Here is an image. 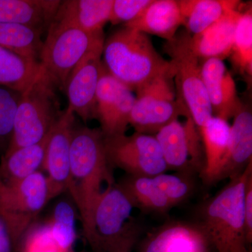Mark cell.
<instances>
[{
  "label": "cell",
  "instance_id": "1",
  "mask_svg": "<svg viewBox=\"0 0 252 252\" xmlns=\"http://www.w3.org/2000/svg\"><path fill=\"white\" fill-rule=\"evenodd\" d=\"M115 183L99 128L76 127L70 152L67 190L80 213L84 236L89 245L94 238V209L105 189Z\"/></svg>",
  "mask_w": 252,
  "mask_h": 252
},
{
  "label": "cell",
  "instance_id": "2",
  "mask_svg": "<svg viewBox=\"0 0 252 252\" xmlns=\"http://www.w3.org/2000/svg\"><path fill=\"white\" fill-rule=\"evenodd\" d=\"M103 64L107 72L132 91L162 74H175V65L158 53L148 34L124 27L104 41Z\"/></svg>",
  "mask_w": 252,
  "mask_h": 252
},
{
  "label": "cell",
  "instance_id": "3",
  "mask_svg": "<svg viewBox=\"0 0 252 252\" xmlns=\"http://www.w3.org/2000/svg\"><path fill=\"white\" fill-rule=\"evenodd\" d=\"M252 174V160L240 175L207 203L200 228L217 252H250L245 231V185Z\"/></svg>",
  "mask_w": 252,
  "mask_h": 252
},
{
  "label": "cell",
  "instance_id": "4",
  "mask_svg": "<svg viewBox=\"0 0 252 252\" xmlns=\"http://www.w3.org/2000/svg\"><path fill=\"white\" fill-rule=\"evenodd\" d=\"M57 89L42 67L37 77L23 92L12 139L5 154L38 143L49 133L63 112L56 93Z\"/></svg>",
  "mask_w": 252,
  "mask_h": 252
},
{
  "label": "cell",
  "instance_id": "5",
  "mask_svg": "<svg viewBox=\"0 0 252 252\" xmlns=\"http://www.w3.org/2000/svg\"><path fill=\"white\" fill-rule=\"evenodd\" d=\"M104 43V33L90 34L56 16L48 28L39 63L57 89L64 91L69 74L79 61Z\"/></svg>",
  "mask_w": 252,
  "mask_h": 252
},
{
  "label": "cell",
  "instance_id": "6",
  "mask_svg": "<svg viewBox=\"0 0 252 252\" xmlns=\"http://www.w3.org/2000/svg\"><path fill=\"white\" fill-rule=\"evenodd\" d=\"M50 200L46 176L38 171L22 180L0 177V218L16 246Z\"/></svg>",
  "mask_w": 252,
  "mask_h": 252
},
{
  "label": "cell",
  "instance_id": "7",
  "mask_svg": "<svg viewBox=\"0 0 252 252\" xmlns=\"http://www.w3.org/2000/svg\"><path fill=\"white\" fill-rule=\"evenodd\" d=\"M175 75L158 76L136 91L137 96L130 116V125L135 132L156 135L180 116L190 117L185 104L176 94Z\"/></svg>",
  "mask_w": 252,
  "mask_h": 252
},
{
  "label": "cell",
  "instance_id": "8",
  "mask_svg": "<svg viewBox=\"0 0 252 252\" xmlns=\"http://www.w3.org/2000/svg\"><path fill=\"white\" fill-rule=\"evenodd\" d=\"M189 33L176 34L164 46V51L171 58L175 65V81L177 97L183 102L189 116L199 128L211 118V104L202 79V63L190 49Z\"/></svg>",
  "mask_w": 252,
  "mask_h": 252
},
{
  "label": "cell",
  "instance_id": "9",
  "mask_svg": "<svg viewBox=\"0 0 252 252\" xmlns=\"http://www.w3.org/2000/svg\"><path fill=\"white\" fill-rule=\"evenodd\" d=\"M104 146L111 166L131 176L155 177L168 169L154 135L135 132L128 136L104 137Z\"/></svg>",
  "mask_w": 252,
  "mask_h": 252
},
{
  "label": "cell",
  "instance_id": "10",
  "mask_svg": "<svg viewBox=\"0 0 252 252\" xmlns=\"http://www.w3.org/2000/svg\"><path fill=\"white\" fill-rule=\"evenodd\" d=\"M134 204L120 185L113 184L104 190L94 209V238L90 246L94 252H107L125 233Z\"/></svg>",
  "mask_w": 252,
  "mask_h": 252
},
{
  "label": "cell",
  "instance_id": "11",
  "mask_svg": "<svg viewBox=\"0 0 252 252\" xmlns=\"http://www.w3.org/2000/svg\"><path fill=\"white\" fill-rule=\"evenodd\" d=\"M135 96L103 67L96 93L95 119L105 137L126 135Z\"/></svg>",
  "mask_w": 252,
  "mask_h": 252
},
{
  "label": "cell",
  "instance_id": "12",
  "mask_svg": "<svg viewBox=\"0 0 252 252\" xmlns=\"http://www.w3.org/2000/svg\"><path fill=\"white\" fill-rule=\"evenodd\" d=\"M167 167L185 170L201 168L205 154L198 127L190 117L182 124L178 120L167 124L155 135Z\"/></svg>",
  "mask_w": 252,
  "mask_h": 252
},
{
  "label": "cell",
  "instance_id": "13",
  "mask_svg": "<svg viewBox=\"0 0 252 252\" xmlns=\"http://www.w3.org/2000/svg\"><path fill=\"white\" fill-rule=\"evenodd\" d=\"M74 128L75 114L67 107L50 131L42 166L47 172L50 200L67 190Z\"/></svg>",
  "mask_w": 252,
  "mask_h": 252
},
{
  "label": "cell",
  "instance_id": "14",
  "mask_svg": "<svg viewBox=\"0 0 252 252\" xmlns=\"http://www.w3.org/2000/svg\"><path fill=\"white\" fill-rule=\"evenodd\" d=\"M103 47L97 46L84 56L69 74L64 87L68 108L85 123L95 119L96 93L104 67Z\"/></svg>",
  "mask_w": 252,
  "mask_h": 252
},
{
  "label": "cell",
  "instance_id": "15",
  "mask_svg": "<svg viewBox=\"0 0 252 252\" xmlns=\"http://www.w3.org/2000/svg\"><path fill=\"white\" fill-rule=\"evenodd\" d=\"M201 74L213 117L226 122L234 118L244 104L239 98L234 79L223 61L205 60L202 63Z\"/></svg>",
  "mask_w": 252,
  "mask_h": 252
},
{
  "label": "cell",
  "instance_id": "16",
  "mask_svg": "<svg viewBox=\"0 0 252 252\" xmlns=\"http://www.w3.org/2000/svg\"><path fill=\"white\" fill-rule=\"evenodd\" d=\"M229 140L219 172L217 182L238 177L252 160V113L249 104L234 118Z\"/></svg>",
  "mask_w": 252,
  "mask_h": 252
},
{
  "label": "cell",
  "instance_id": "17",
  "mask_svg": "<svg viewBox=\"0 0 252 252\" xmlns=\"http://www.w3.org/2000/svg\"><path fill=\"white\" fill-rule=\"evenodd\" d=\"M243 11L234 10L222 16L210 27L198 34H189L190 49L200 60L229 57L235 27Z\"/></svg>",
  "mask_w": 252,
  "mask_h": 252
},
{
  "label": "cell",
  "instance_id": "18",
  "mask_svg": "<svg viewBox=\"0 0 252 252\" xmlns=\"http://www.w3.org/2000/svg\"><path fill=\"white\" fill-rule=\"evenodd\" d=\"M182 26L178 1L175 0H152L138 18L124 25L147 34H153L170 41Z\"/></svg>",
  "mask_w": 252,
  "mask_h": 252
},
{
  "label": "cell",
  "instance_id": "19",
  "mask_svg": "<svg viewBox=\"0 0 252 252\" xmlns=\"http://www.w3.org/2000/svg\"><path fill=\"white\" fill-rule=\"evenodd\" d=\"M61 3L59 0H0V23L47 31Z\"/></svg>",
  "mask_w": 252,
  "mask_h": 252
},
{
  "label": "cell",
  "instance_id": "20",
  "mask_svg": "<svg viewBox=\"0 0 252 252\" xmlns=\"http://www.w3.org/2000/svg\"><path fill=\"white\" fill-rule=\"evenodd\" d=\"M207 240L200 227L172 223L149 239L145 252H205Z\"/></svg>",
  "mask_w": 252,
  "mask_h": 252
},
{
  "label": "cell",
  "instance_id": "21",
  "mask_svg": "<svg viewBox=\"0 0 252 252\" xmlns=\"http://www.w3.org/2000/svg\"><path fill=\"white\" fill-rule=\"evenodd\" d=\"M114 0L61 1L56 16L64 18L90 34L104 33L109 22Z\"/></svg>",
  "mask_w": 252,
  "mask_h": 252
},
{
  "label": "cell",
  "instance_id": "22",
  "mask_svg": "<svg viewBox=\"0 0 252 252\" xmlns=\"http://www.w3.org/2000/svg\"><path fill=\"white\" fill-rule=\"evenodd\" d=\"M182 26L190 35L198 34L222 16L240 9L238 0H180Z\"/></svg>",
  "mask_w": 252,
  "mask_h": 252
},
{
  "label": "cell",
  "instance_id": "23",
  "mask_svg": "<svg viewBox=\"0 0 252 252\" xmlns=\"http://www.w3.org/2000/svg\"><path fill=\"white\" fill-rule=\"evenodd\" d=\"M203 142L205 163L201 171L206 184L217 182L220 162L226 152L230 126L220 118L213 117L199 128Z\"/></svg>",
  "mask_w": 252,
  "mask_h": 252
},
{
  "label": "cell",
  "instance_id": "24",
  "mask_svg": "<svg viewBox=\"0 0 252 252\" xmlns=\"http://www.w3.org/2000/svg\"><path fill=\"white\" fill-rule=\"evenodd\" d=\"M49 133L38 143L4 154L0 163V177L6 180H22L39 171L44 163Z\"/></svg>",
  "mask_w": 252,
  "mask_h": 252
},
{
  "label": "cell",
  "instance_id": "25",
  "mask_svg": "<svg viewBox=\"0 0 252 252\" xmlns=\"http://www.w3.org/2000/svg\"><path fill=\"white\" fill-rule=\"evenodd\" d=\"M41 69L39 61L26 59L0 46V86L23 93Z\"/></svg>",
  "mask_w": 252,
  "mask_h": 252
},
{
  "label": "cell",
  "instance_id": "26",
  "mask_svg": "<svg viewBox=\"0 0 252 252\" xmlns=\"http://www.w3.org/2000/svg\"><path fill=\"white\" fill-rule=\"evenodd\" d=\"M44 32L16 23H0V46L26 59L38 61Z\"/></svg>",
  "mask_w": 252,
  "mask_h": 252
},
{
  "label": "cell",
  "instance_id": "27",
  "mask_svg": "<svg viewBox=\"0 0 252 252\" xmlns=\"http://www.w3.org/2000/svg\"><path fill=\"white\" fill-rule=\"evenodd\" d=\"M119 185L126 190L135 207L158 213L168 211L172 207L154 182L153 177L130 175Z\"/></svg>",
  "mask_w": 252,
  "mask_h": 252
},
{
  "label": "cell",
  "instance_id": "28",
  "mask_svg": "<svg viewBox=\"0 0 252 252\" xmlns=\"http://www.w3.org/2000/svg\"><path fill=\"white\" fill-rule=\"evenodd\" d=\"M229 57L237 71L249 83L252 77V8L242 12L235 27Z\"/></svg>",
  "mask_w": 252,
  "mask_h": 252
},
{
  "label": "cell",
  "instance_id": "29",
  "mask_svg": "<svg viewBox=\"0 0 252 252\" xmlns=\"http://www.w3.org/2000/svg\"><path fill=\"white\" fill-rule=\"evenodd\" d=\"M75 212L66 202L55 207L52 220L48 225L53 241L61 252H72L76 240Z\"/></svg>",
  "mask_w": 252,
  "mask_h": 252
},
{
  "label": "cell",
  "instance_id": "30",
  "mask_svg": "<svg viewBox=\"0 0 252 252\" xmlns=\"http://www.w3.org/2000/svg\"><path fill=\"white\" fill-rule=\"evenodd\" d=\"M22 94L0 86V152L3 155L12 139L15 119Z\"/></svg>",
  "mask_w": 252,
  "mask_h": 252
},
{
  "label": "cell",
  "instance_id": "31",
  "mask_svg": "<svg viewBox=\"0 0 252 252\" xmlns=\"http://www.w3.org/2000/svg\"><path fill=\"white\" fill-rule=\"evenodd\" d=\"M153 179L172 207L182 203L188 198L191 191L190 184L179 176L162 173L153 177Z\"/></svg>",
  "mask_w": 252,
  "mask_h": 252
},
{
  "label": "cell",
  "instance_id": "32",
  "mask_svg": "<svg viewBox=\"0 0 252 252\" xmlns=\"http://www.w3.org/2000/svg\"><path fill=\"white\" fill-rule=\"evenodd\" d=\"M152 0H114L109 21L112 25H124L138 18Z\"/></svg>",
  "mask_w": 252,
  "mask_h": 252
},
{
  "label": "cell",
  "instance_id": "33",
  "mask_svg": "<svg viewBox=\"0 0 252 252\" xmlns=\"http://www.w3.org/2000/svg\"><path fill=\"white\" fill-rule=\"evenodd\" d=\"M22 252H61L56 246L48 225L38 227L28 235Z\"/></svg>",
  "mask_w": 252,
  "mask_h": 252
},
{
  "label": "cell",
  "instance_id": "34",
  "mask_svg": "<svg viewBox=\"0 0 252 252\" xmlns=\"http://www.w3.org/2000/svg\"><path fill=\"white\" fill-rule=\"evenodd\" d=\"M138 235V228L134 223H131L122 238L107 252H132Z\"/></svg>",
  "mask_w": 252,
  "mask_h": 252
},
{
  "label": "cell",
  "instance_id": "35",
  "mask_svg": "<svg viewBox=\"0 0 252 252\" xmlns=\"http://www.w3.org/2000/svg\"><path fill=\"white\" fill-rule=\"evenodd\" d=\"M244 212L247 240L250 245L252 242V174L249 176L245 185Z\"/></svg>",
  "mask_w": 252,
  "mask_h": 252
},
{
  "label": "cell",
  "instance_id": "36",
  "mask_svg": "<svg viewBox=\"0 0 252 252\" xmlns=\"http://www.w3.org/2000/svg\"><path fill=\"white\" fill-rule=\"evenodd\" d=\"M12 240L4 220L0 218V252H13Z\"/></svg>",
  "mask_w": 252,
  "mask_h": 252
}]
</instances>
